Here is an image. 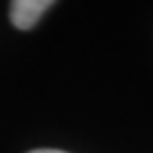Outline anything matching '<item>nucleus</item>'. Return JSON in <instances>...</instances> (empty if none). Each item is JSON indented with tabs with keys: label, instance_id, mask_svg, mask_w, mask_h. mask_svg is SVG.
<instances>
[{
	"label": "nucleus",
	"instance_id": "nucleus-1",
	"mask_svg": "<svg viewBox=\"0 0 153 153\" xmlns=\"http://www.w3.org/2000/svg\"><path fill=\"white\" fill-rule=\"evenodd\" d=\"M54 2L50 0H14L10 2V20L18 30H30Z\"/></svg>",
	"mask_w": 153,
	"mask_h": 153
},
{
	"label": "nucleus",
	"instance_id": "nucleus-2",
	"mask_svg": "<svg viewBox=\"0 0 153 153\" xmlns=\"http://www.w3.org/2000/svg\"><path fill=\"white\" fill-rule=\"evenodd\" d=\"M30 153H66V151H60V149H34Z\"/></svg>",
	"mask_w": 153,
	"mask_h": 153
}]
</instances>
